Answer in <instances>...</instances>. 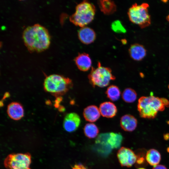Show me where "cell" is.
Segmentation results:
<instances>
[{
    "label": "cell",
    "mask_w": 169,
    "mask_h": 169,
    "mask_svg": "<svg viewBox=\"0 0 169 169\" xmlns=\"http://www.w3.org/2000/svg\"><path fill=\"white\" fill-rule=\"evenodd\" d=\"M23 38L25 45L31 52H41L47 49L50 44L47 29L38 24L28 26L24 30Z\"/></svg>",
    "instance_id": "cell-1"
},
{
    "label": "cell",
    "mask_w": 169,
    "mask_h": 169,
    "mask_svg": "<svg viewBox=\"0 0 169 169\" xmlns=\"http://www.w3.org/2000/svg\"><path fill=\"white\" fill-rule=\"evenodd\" d=\"M169 107V101L164 98L153 95L142 96L138 100L137 109L140 116L147 119H153L159 111L164 110Z\"/></svg>",
    "instance_id": "cell-2"
},
{
    "label": "cell",
    "mask_w": 169,
    "mask_h": 169,
    "mask_svg": "<svg viewBox=\"0 0 169 169\" xmlns=\"http://www.w3.org/2000/svg\"><path fill=\"white\" fill-rule=\"evenodd\" d=\"M73 86V83L70 79L57 74L48 76L44 83V90L56 97L64 95Z\"/></svg>",
    "instance_id": "cell-3"
},
{
    "label": "cell",
    "mask_w": 169,
    "mask_h": 169,
    "mask_svg": "<svg viewBox=\"0 0 169 169\" xmlns=\"http://www.w3.org/2000/svg\"><path fill=\"white\" fill-rule=\"evenodd\" d=\"M95 13L94 5L87 1H84L77 5L75 12L70 16L69 20L75 25L83 27L93 20Z\"/></svg>",
    "instance_id": "cell-4"
},
{
    "label": "cell",
    "mask_w": 169,
    "mask_h": 169,
    "mask_svg": "<svg viewBox=\"0 0 169 169\" xmlns=\"http://www.w3.org/2000/svg\"><path fill=\"white\" fill-rule=\"evenodd\" d=\"M88 77L90 84L94 87H105L109 84L111 81L115 79V77L112 73L111 69L102 66L99 62L96 68L92 67Z\"/></svg>",
    "instance_id": "cell-5"
},
{
    "label": "cell",
    "mask_w": 169,
    "mask_h": 169,
    "mask_svg": "<svg viewBox=\"0 0 169 169\" xmlns=\"http://www.w3.org/2000/svg\"><path fill=\"white\" fill-rule=\"evenodd\" d=\"M149 7L146 3L140 5L136 3L133 4L128 11L130 21L142 28L149 26L151 23V19L148 12Z\"/></svg>",
    "instance_id": "cell-6"
},
{
    "label": "cell",
    "mask_w": 169,
    "mask_h": 169,
    "mask_svg": "<svg viewBox=\"0 0 169 169\" xmlns=\"http://www.w3.org/2000/svg\"><path fill=\"white\" fill-rule=\"evenodd\" d=\"M31 162V156L28 153L11 154L5 158L4 165L8 169H30Z\"/></svg>",
    "instance_id": "cell-7"
},
{
    "label": "cell",
    "mask_w": 169,
    "mask_h": 169,
    "mask_svg": "<svg viewBox=\"0 0 169 169\" xmlns=\"http://www.w3.org/2000/svg\"><path fill=\"white\" fill-rule=\"evenodd\" d=\"M117 156L122 166L131 167L137 161V157L131 149L122 147L118 151Z\"/></svg>",
    "instance_id": "cell-8"
},
{
    "label": "cell",
    "mask_w": 169,
    "mask_h": 169,
    "mask_svg": "<svg viewBox=\"0 0 169 169\" xmlns=\"http://www.w3.org/2000/svg\"><path fill=\"white\" fill-rule=\"evenodd\" d=\"M81 123V119L77 113L72 112L67 114L64 117L63 126L67 132H72L76 131Z\"/></svg>",
    "instance_id": "cell-9"
},
{
    "label": "cell",
    "mask_w": 169,
    "mask_h": 169,
    "mask_svg": "<svg viewBox=\"0 0 169 169\" xmlns=\"http://www.w3.org/2000/svg\"><path fill=\"white\" fill-rule=\"evenodd\" d=\"M7 112L8 116L13 120H19L24 116L23 106L18 102H12L9 104L8 106Z\"/></svg>",
    "instance_id": "cell-10"
},
{
    "label": "cell",
    "mask_w": 169,
    "mask_h": 169,
    "mask_svg": "<svg viewBox=\"0 0 169 169\" xmlns=\"http://www.w3.org/2000/svg\"><path fill=\"white\" fill-rule=\"evenodd\" d=\"M78 37L83 43L88 44L93 43L96 38V34L91 28L87 27H81L78 32Z\"/></svg>",
    "instance_id": "cell-11"
},
{
    "label": "cell",
    "mask_w": 169,
    "mask_h": 169,
    "mask_svg": "<svg viewBox=\"0 0 169 169\" xmlns=\"http://www.w3.org/2000/svg\"><path fill=\"white\" fill-rule=\"evenodd\" d=\"M75 64L78 69L82 71H86L90 69L92 64L91 59L86 53L79 54L74 59Z\"/></svg>",
    "instance_id": "cell-12"
},
{
    "label": "cell",
    "mask_w": 169,
    "mask_h": 169,
    "mask_svg": "<svg viewBox=\"0 0 169 169\" xmlns=\"http://www.w3.org/2000/svg\"><path fill=\"white\" fill-rule=\"evenodd\" d=\"M129 52L131 57L137 61L142 60L146 55V50L144 46L137 43L131 46Z\"/></svg>",
    "instance_id": "cell-13"
},
{
    "label": "cell",
    "mask_w": 169,
    "mask_h": 169,
    "mask_svg": "<svg viewBox=\"0 0 169 169\" xmlns=\"http://www.w3.org/2000/svg\"><path fill=\"white\" fill-rule=\"evenodd\" d=\"M99 109L101 115L103 117L107 118L114 117L117 112L116 105L110 101H106L101 103Z\"/></svg>",
    "instance_id": "cell-14"
},
{
    "label": "cell",
    "mask_w": 169,
    "mask_h": 169,
    "mask_svg": "<svg viewBox=\"0 0 169 169\" xmlns=\"http://www.w3.org/2000/svg\"><path fill=\"white\" fill-rule=\"evenodd\" d=\"M120 123L121 128L124 131L131 132L133 131L136 129L137 121L133 115L126 114L121 117Z\"/></svg>",
    "instance_id": "cell-15"
},
{
    "label": "cell",
    "mask_w": 169,
    "mask_h": 169,
    "mask_svg": "<svg viewBox=\"0 0 169 169\" xmlns=\"http://www.w3.org/2000/svg\"><path fill=\"white\" fill-rule=\"evenodd\" d=\"M100 114L99 108L95 105L87 106L84 109L83 112L84 119L90 122L97 121L100 118Z\"/></svg>",
    "instance_id": "cell-16"
},
{
    "label": "cell",
    "mask_w": 169,
    "mask_h": 169,
    "mask_svg": "<svg viewBox=\"0 0 169 169\" xmlns=\"http://www.w3.org/2000/svg\"><path fill=\"white\" fill-rule=\"evenodd\" d=\"M98 3L101 11L105 14H111L116 10V6L112 1L100 0Z\"/></svg>",
    "instance_id": "cell-17"
},
{
    "label": "cell",
    "mask_w": 169,
    "mask_h": 169,
    "mask_svg": "<svg viewBox=\"0 0 169 169\" xmlns=\"http://www.w3.org/2000/svg\"><path fill=\"white\" fill-rule=\"evenodd\" d=\"M146 159L148 163L151 165L155 166L157 165L161 159V156L157 150L151 149L147 152Z\"/></svg>",
    "instance_id": "cell-18"
},
{
    "label": "cell",
    "mask_w": 169,
    "mask_h": 169,
    "mask_svg": "<svg viewBox=\"0 0 169 169\" xmlns=\"http://www.w3.org/2000/svg\"><path fill=\"white\" fill-rule=\"evenodd\" d=\"M108 144L112 148H116L120 146L123 139L122 136L120 134L111 132L108 133Z\"/></svg>",
    "instance_id": "cell-19"
},
{
    "label": "cell",
    "mask_w": 169,
    "mask_h": 169,
    "mask_svg": "<svg viewBox=\"0 0 169 169\" xmlns=\"http://www.w3.org/2000/svg\"><path fill=\"white\" fill-rule=\"evenodd\" d=\"M107 97L112 101H115L119 99L121 92L119 87L114 85L109 86L105 91Z\"/></svg>",
    "instance_id": "cell-20"
},
{
    "label": "cell",
    "mask_w": 169,
    "mask_h": 169,
    "mask_svg": "<svg viewBox=\"0 0 169 169\" xmlns=\"http://www.w3.org/2000/svg\"><path fill=\"white\" fill-rule=\"evenodd\" d=\"M85 136L89 138L95 137L99 133V129L97 126L93 123L86 124L84 128Z\"/></svg>",
    "instance_id": "cell-21"
},
{
    "label": "cell",
    "mask_w": 169,
    "mask_h": 169,
    "mask_svg": "<svg viewBox=\"0 0 169 169\" xmlns=\"http://www.w3.org/2000/svg\"><path fill=\"white\" fill-rule=\"evenodd\" d=\"M122 97L123 100L126 103H133L136 99L137 94L133 89L127 88L125 89L122 92Z\"/></svg>",
    "instance_id": "cell-22"
},
{
    "label": "cell",
    "mask_w": 169,
    "mask_h": 169,
    "mask_svg": "<svg viewBox=\"0 0 169 169\" xmlns=\"http://www.w3.org/2000/svg\"><path fill=\"white\" fill-rule=\"evenodd\" d=\"M111 26L112 29L116 33H120L125 32V29L119 20H116L113 22Z\"/></svg>",
    "instance_id": "cell-23"
},
{
    "label": "cell",
    "mask_w": 169,
    "mask_h": 169,
    "mask_svg": "<svg viewBox=\"0 0 169 169\" xmlns=\"http://www.w3.org/2000/svg\"><path fill=\"white\" fill-rule=\"evenodd\" d=\"M72 169H88L84 165L81 164L75 165L72 168Z\"/></svg>",
    "instance_id": "cell-24"
},
{
    "label": "cell",
    "mask_w": 169,
    "mask_h": 169,
    "mask_svg": "<svg viewBox=\"0 0 169 169\" xmlns=\"http://www.w3.org/2000/svg\"><path fill=\"white\" fill-rule=\"evenodd\" d=\"M152 169H167V168L163 165H157L154 166Z\"/></svg>",
    "instance_id": "cell-25"
},
{
    "label": "cell",
    "mask_w": 169,
    "mask_h": 169,
    "mask_svg": "<svg viewBox=\"0 0 169 169\" xmlns=\"http://www.w3.org/2000/svg\"><path fill=\"white\" fill-rule=\"evenodd\" d=\"M168 124L169 125V121L167 122ZM164 138H169V134H167L164 136Z\"/></svg>",
    "instance_id": "cell-26"
},
{
    "label": "cell",
    "mask_w": 169,
    "mask_h": 169,
    "mask_svg": "<svg viewBox=\"0 0 169 169\" xmlns=\"http://www.w3.org/2000/svg\"><path fill=\"white\" fill-rule=\"evenodd\" d=\"M167 20L169 21V15L167 17Z\"/></svg>",
    "instance_id": "cell-27"
},
{
    "label": "cell",
    "mask_w": 169,
    "mask_h": 169,
    "mask_svg": "<svg viewBox=\"0 0 169 169\" xmlns=\"http://www.w3.org/2000/svg\"><path fill=\"white\" fill-rule=\"evenodd\" d=\"M138 169H146L144 168H138Z\"/></svg>",
    "instance_id": "cell-28"
}]
</instances>
